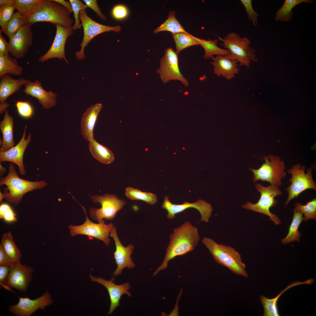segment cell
<instances>
[{"label": "cell", "instance_id": "d4e9b609", "mask_svg": "<svg viewBox=\"0 0 316 316\" xmlns=\"http://www.w3.org/2000/svg\"><path fill=\"white\" fill-rule=\"evenodd\" d=\"M314 282L312 278H311L305 281L300 282L298 281L293 282L288 285L284 289L281 290L275 297L272 298H267L264 296H260V301L264 309L263 316H279L277 307V301L280 296L288 289L298 285L302 284H311Z\"/></svg>", "mask_w": 316, "mask_h": 316}, {"label": "cell", "instance_id": "f546056e", "mask_svg": "<svg viewBox=\"0 0 316 316\" xmlns=\"http://www.w3.org/2000/svg\"><path fill=\"white\" fill-rule=\"evenodd\" d=\"M303 214L298 210L293 209V215L292 222L290 225L288 233L286 236L281 240L283 244L290 243L295 241L299 242V238L301 234L298 231V228L303 220Z\"/></svg>", "mask_w": 316, "mask_h": 316}, {"label": "cell", "instance_id": "8992f818", "mask_svg": "<svg viewBox=\"0 0 316 316\" xmlns=\"http://www.w3.org/2000/svg\"><path fill=\"white\" fill-rule=\"evenodd\" d=\"M264 158L265 162L259 169H249L253 173V182L259 180L267 181L270 185L279 187L286 175L284 162L279 157L272 154Z\"/></svg>", "mask_w": 316, "mask_h": 316}, {"label": "cell", "instance_id": "8fae6325", "mask_svg": "<svg viewBox=\"0 0 316 316\" xmlns=\"http://www.w3.org/2000/svg\"><path fill=\"white\" fill-rule=\"evenodd\" d=\"M81 206L86 215V220L81 225L69 226L71 235L72 236L78 234L86 235L90 239L91 237L95 238L103 241L107 246L109 245L110 241L109 236L114 226L113 223L106 224L104 219L98 224L92 222L87 217L84 207Z\"/></svg>", "mask_w": 316, "mask_h": 316}, {"label": "cell", "instance_id": "30bf717a", "mask_svg": "<svg viewBox=\"0 0 316 316\" xmlns=\"http://www.w3.org/2000/svg\"><path fill=\"white\" fill-rule=\"evenodd\" d=\"M79 16L83 27L84 34L83 40L80 44L81 49L79 51L75 53L76 57L78 60H83L85 58V48L94 37L104 32L111 31L118 32L121 30L119 25L110 26L102 24L94 20L87 16L86 9L80 11Z\"/></svg>", "mask_w": 316, "mask_h": 316}, {"label": "cell", "instance_id": "3957f363", "mask_svg": "<svg viewBox=\"0 0 316 316\" xmlns=\"http://www.w3.org/2000/svg\"><path fill=\"white\" fill-rule=\"evenodd\" d=\"M71 13L54 0H42L37 7L25 18V23L32 25L46 22L70 28L73 23Z\"/></svg>", "mask_w": 316, "mask_h": 316}, {"label": "cell", "instance_id": "7a4b0ae2", "mask_svg": "<svg viewBox=\"0 0 316 316\" xmlns=\"http://www.w3.org/2000/svg\"><path fill=\"white\" fill-rule=\"evenodd\" d=\"M5 185L3 193L0 191V202L2 203L5 198L8 202L17 205L22 200L23 196L27 193L45 187L47 183L44 181H31L19 177L13 163H11L8 167L7 175L0 179V185Z\"/></svg>", "mask_w": 316, "mask_h": 316}, {"label": "cell", "instance_id": "816d5d0a", "mask_svg": "<svg viewBox=\"0 0 316 316\" xmlns=\"http://www.w3.org/2000/svg\"><path fill=\"white\" fill-rule=\"evenodd\" d=\"M6 169L0 164V176L2 177L6 172Z\"/></svg>", "mask_w": 316, "mask_h": 316}, {"label": "cell", "instance_id": "b9f144b4", "mask_svg": "<svg viewBox=\"0 0 316 316\" xmlns=\"http://www.w3.org/2000/svg\"><path fill=\"white\" fill-rule=\"evenodd\" d=\"M16 214L11 207L6 203H1L0 206V218L5 221L11 222L17 221L18 219Z\"/></svg>", "mask_w": 316, "mask_h": 316}, {"label": "cell", "instance_id": "4316f807", "mask_svg": "<svg viewBox=\"0 0 316 316\" xmlns=\"http://www.w3.org/2000/svg\"><path fill=\"white\" fill-rule=\"evenodd\" d=\"M89 142L90 152L96 160L106 164H109L114 160V155L112 151L107 147L99 143L94 138Z\"/></svg>", "mask_w": 316, "mask_h": 316}, {"label": "cell", "instance_id": "6da1fadb", "mask_svg": "<svg viewBox=\"0 0 316 316\" xmlns=\"http://www.w3.org/2000/svg\"><path fill=\"white\" fill-rule=\"evenodd\" d=\"M173 231L163 262L153 273L154 276L166 269L170 260L193 250L198 244L200 237L197 229L190 222L186 221Z\"/></svg>", "mask_w": 316, "mask_h": 316}, {"label": "cell", "instance_id": "d6986e66", "mask_svg": "<svg viewBox=\"0 0 316 316\" xmlns=\"http://www.w3.org/2000/svg\"><path fill=\"white\" fill-rule=\"evenodd\" d=\"M27 127L25 125L21 138L16 145L5 152H0V162H10L16 164L18 166L19 173L22 175L26 173L23 164V155L26 148L31 140V135L30 133H28L27 139H25Z\"/></svg>", "mask_w": 316, "mask_h": 316}, {"label": "cell", "instance_id": "277c9868", "mask_svg": "<svg viewBox=\"0 0 316 316\" xmlns=\"http://www.w3.org/2000/svg\"><path fill=\"white\" fill-rule=\"evenodd\" d=\"M202 242L217 263L227 268L236 274L248 278L245 265L242 262L241 255L235 248L218 244L212 239L207 237L203 238Z\"/></svg>", "mask_w": 316, "mask_h": 316}, {"label": "cell", "instance_id": "7402d4cb", "mask_svg": "<svg viewBox=\"0 0 316 316\" xmlns=\"http://www.w3.org/2000/svg\"><path fill=\"white\" fill-rule=\"evenodd\" d=\"M23 90L27 95L37 99L38 102L44 109H48L54 107L56 104L57 95L51 90L47 91L42 87V83L38 80L30 81L25 85Z\"/></svg>", "mask_w": 316, "mask_h": 316}, {"label": "cell", "instance_id": "f6af8a7d", "mask_svg": "<svg viewBox=\"0 0 316 316\" xmlns=\"http://www.w3.org/2000/svg\"><path fill=\"white\" fill-rule=\"evenodd\" d=\"M87 7L92 9L103 20L107 19L106 17L101 12L99 8L96 0H83Z\"/></svg>", "mask_w": 316, "mask_h": 316}, {"label": "cell", "instance_id": "836d02e7", "mask_svg": "<svg viewBox=\"0 0 316 316\" xmlns=\"http://www.w3.org/2000/svg\"><path fill=\"white\" fill-rule=\"evenodd\" d=\"M25 18L18 11L14 13L6 26L0 30V32L6 35L10 39L25 24Z\"/></svg>", "mask_w": 316, "mask_h": 316}, {"label": "cell", "instance_id": "c3c4849f", "mask_svg": "<svg viewBox=\"0 0 316 316\" xmlns=\"http://www.w3.org/2000/svg\"><path fill=\"white\" fill-rule=\"evenodd\" d=\"M10 269V266L0 265V284L1 288L8 276Z\"/></svg>", "mask_w": 316, "mask_h": 316}, {"label": "cell", "instance_id": "ac0fdd59", "mask_svg": "<svg viewBox=\"0 0 316 316\" xmlns=\"http://www.w3.org/2000/svg\"><path fill=\"white\" fill-rule=\"evenodd\" d=\"M109 236L113 238L116 246V250L114 254L117 267L112 275L116 276L121 273L124 268L127 267L128 269H132L135 267V264L131 257L134 247L131 244L126 247L122 245L118 237L116 228L114 226L110 232Z\"/></svg>", "mask_w": 316, "mask_h": 316}, {"label": "cell", "instance_id": "e575fe53", "mask_svg": "<svg viewBox=\"0 0 316 316\" xmlns=\"http://www.w3.org/2000/svg\"><path fill=\"white\" fill-rule=\"evenodd\" d=\"M172 34L176 44V51L178 54L188 47L193 45H200L198 38L188 32Z\"/></svg>", "mask_w": 316, "mask_h": 316}, {"label": "cell", "instance_id": "44dd1931", "mask_svg": "<svg viewBox=\"0 0 316 316\" xmlns=\"http://www.w3.org/2000/svg\"><path fill=\"white\" fill-rule=\"evenodd\" d=\"M0 114H2L10 105L6 102V99L31 81L23 78L14 79L8 74L0 77Z\"/></svg>", "mask_w": 316, "mask_h": 316}, {"label": "cell", "instance_id": "8d00e7d4", "mask_svg": "<svg viewBox=\"0 0 316 316\" xmlns=\"http://www.w3.org/2000/svg\"><path fill=\"white\" fill-rule=\"evenodd\" d=\"M42 0H15L17 11L25 17L30 14L39 6Z\"/></svg>", "mask_w": 316, "mask_h": 316}, {"label": "cell", "instance_id": "7bdbcfd3", "mask_svg": "<svg viewBox=\"0 0 316 316\" xmlns=\"http://www.w3.org/2000/svg\"><path fill=\"white\" fill-rule=\"evenodd\" d=\"M129 10L125 5L118 4L115 6L111 11V15L115 19L120 20L126 19L128 16Z\"/></svg>", "mask_w": 316, "mask_h": 316}, {"label": "cell", "instance_id": "60d3db41", "mask_svg": "<svg viewBox=\"0 0 316 316\" xmlns=\"http://www.w3.org/2000/svg\"><path fill=\"white\" fill-rule=\"evenodd\" d=\"M16 9L15 4L0 6V25L4 28L10 20Z\"/></svg>", "mask_w": 316, "mask_h": 316}, {"label": "cell", "instance_id": "4fadbf2b", "mask_svg": "<svg viewBox=\"0 0 316 316\" xmlns=\"http://www.w3.org/2000/svg\"><path fill=\"white\" fill-rule=\"evenodd\" d=\"M34 270L32 267L20 262H15L11 267L6 280L2 285L6 289L14 288L26 293L28 286L32 280Z\"/></svg>", "mask_w": 316, "mask_h": 316}, {"label": "cell", "instance_id": "603a6c76", "mask_svg": "<svg viewBox=\"0 0 316 316\" xmlns=\"http://www.w3.org/2000/svg\"><path fill=\"white\" fill-rule=\"evenodd\" d=\"M211 63L214 67V73L218 76H221L227 80L234 78L240 71L238 68V62L230 59L228 55H216L212 56Z\"/></svg>", "mask_w": 316, "mask_h": 316}, {"label": "cell", "instance_id": "7dc6e473", "mask_svg": "<svg viewBox=\"0 0 316 316\" xmlns=\"http://www.w3.org/2000/svg\"><path fill=\"white\" fill-rule=\"evenodd\" d=\"M8 42L2 35L0 32V56H6L9 54Z\"/></svg>", "mask_w": 316, "mask_h": 316}, {"label": "cell", "instance_id": "cb8c5ba5", "mask_svg": "<svg viewBox=\"0 0 316 316\" xmlns=\"http://www.w3.org/2000/svg\"><path fill=\"white\" fill-rule=\"evenodd\" d=\"M102 108L101 104L96 103L90 106L83 114L80 122L81 134L88 142L94 138V128Z\"/></svg>", "mask_w": 316, "mask_h": 316}, {"label": "cell", "instance_id": "ffe728a7", "mask_svg": "<svg viewBox=\"0 0 316 316\" xmlns=\"http://www.w3.org/2000/svg\"><path fill=\"white\" fill-rule=\"evenodd\" d=\"M89 277L91 280L100 284L104 286L108 292L111 303L109 311L107 315H111L115 309L120 305V301L122 296L127 294L131 297L130 293L128 291L130 288V284L126 282L120 285L115 284L114 281V277H113L110 280H106L101 277H96L93 276L90 274Z\"/></svg>", "mask_w": 316, "mask_h": 316}, {"label": "cell", "instance_id": "d590c367", "mask_svg": "<svg viewBox=\"0 0 316 316\" xmlns=\"http://www.w3.org/2000/svg\"><path fill=\"white\" fill-rule=\"evenodd\" d=\"M125 193L127 197L131 200H142L149 205L154 204L157 201L156 195L150 192H142L132 187L126 188Z\"/></svg>", "mask_w": 316, "mask_h": 316}, {"label": "cell", "instance_id": "52a82bcc", "mask_svg": "<svg viewBox=\"0 0 316 316\" xmlns=\"http://www.w3.org/2000/svg\"><path fill=\"white\" fill-rule=\"evenodd\" d=\"M255 186L260 193L259 200L255 204L247 202L242 205V208L266 215L276 224H280L281 221L279 217L272 213L269 209L277 204V201L275 198L282 194L281 190L276 186L270 185L265 187L260 183H256Z\"/></svg>", "mask_w": 316, "mask_h": 316}, {"label": "cell", "instance_id": "9c48e42d", "mask_svg": "<svg viewBox=\"0 0 316 316\" xmlns=\"http://www.w3.org/2000/svg\"><path fill=\"white\" fill-rule=\"evenodd\" d=\"M90 196L94 203H99L101 205L99 209L91 207L89 210L90 217L99 223L104 219L112 220L117 213L126 204L125 201L118 198L114 194L107 193L102 195Z\"/></svg>", "mask_w": 316, "mask_h": 316}, {"label": "cell", "instance_id": "2e32d148", "mask_svg": "<svg viewBox=\"0 0 316 316\" xmlns=\"http://www.w3.org/2000/svg\"><path fill=\"white\" fill-rule=\"evenodd\" d=\"M32 25L25 23L10 39L8 42L9 52L15 58H23L32 43Z\"/></svg>", "mask_w": 316, "mask_h": 316}, {"label": "cell", "instance_id": "9a60e30c", "mask_svg": "<svg viewBox=\"0 0 316 316\" xmlns=\"http://www.w3.org/2000/svg\"><path fill=\"white\" fill-rule=\"evenodd\" d=\"M19 298L16 304L10 305L8 307L11 312L16 316H30L38 309L44 310L53 303L51 295L47 291L34 300L28 297H19Z\"/></svg>", "mask_w": 316, "mask_h": 316}, {"label": "cell", "instance_id": "1f68e13d", "mask_svg": "<svg viewBox=\"0 0 316 316\" xmlns=\"http://www.w3.org/2000/svg\"><path fill=\"white\" fill-rule=\"evenodd\" d=\"M198 40L200 45L205 50L203 58L206 60L211 58L214 55L227 56L230 55V52L227 49H222L217 45L218 40L215 39L208 40L198 38Z\"/></svg>", "mask_w": 316, "mask_h": 316}, {"label": "cell", "instance_id": "681fc988", "mask_svg": "<svg viewBox=\"0 0 316 316\" xmlns=\"http://www.w3.org/2000/svg\"><path fill=\"white\" fill-rule=\"evenodd\" d=\"M67 9L71 13L73 12L71 3L64 0H54Z\"/></svg>", "mask_w": 316, "mask_h": 316}, {"label": "cell", "instance_id": "74e56055", "mask_svg": "<svg viewBox=\"0 0 316 316\" xmlns=\"http://www.w3.org/2000/svg\"><path fill=\"white\" fill-rule=\"evenodd\" d=\"M294 208L299 210L304 215L303 220L304 221L310 219H316V199L314 198L308 202L306 205H302L300 202H297L295 205Z\"/></svg>", "mask_w": 316, "mask_h": 316}, {"label": "cell", "instance_id": "83f0119b", "mask_svg": "<svg viewBox=\"0 0 316 316\" xmlns=\"http://www.w3.org/2000/svg\"><path fill=\"white\" fill-rule=\"evenodd\" d=\"M11 55L0 56V77L7 74L19 75L23 72V67Z\"/></svg>", "mask_w": 316, "mask_h": 316}, {"label": "cell", "instance_id": "f1b7e54d", "mask_svg": "<svg viewBox=\"0 0 316 316\" xmlns=\"http://www.w3.org/2000/svg\"><path fill=\"white\" fill-rule=\"evenodd\" d=\"M313 2L314 1L312 0H285L282 6L276 11L275 20L289 22L292 20L293 14L292 9L295 6L302 3Z\"/></svg>", "mask_w": 316, "mask_h": 316}, {"label": "cell", "instance_id": "f907efd6", "mask_svg": "<svg viewBox=\"0 0 316 316\" xmlns=\"http://www.w3.org/2000/svg\"><path fill=\"white\" fill-rule=\"evenodd\" d=\"M15 0H0V6L15 4Z\"/></svg>", "mask_w": 316, "mask_h": 316}, {"label": "cell", "instance_id": "d6a6232c", "mask_svg": "<svg viewBox=\"0 0 316 316\" xmlns=\"http://www.w3.org/2000/svg\"><path fill=\"white\" fill-rule=\"evenodd\" d=\"M176 12L174 11H170L167 19L160 26L153 31L156 34L163 31H167L172 33L188 32L183 28L175 17Z\"/></svg>", "mask_w": 316, "mask_h": 316}, {"label": "cell", "instance_id": "ab89813d", "mask_svg": "<svg viewBox=\"0 0 316 316\" xmlns=\"http://www.w3.org/2000/svg\"><path fill=\"white\" fill-rule=\"evenodd\" d=\"M15 106L16 108L18 114L22 118L29 119L32 116L34 113V109L33 106L30 102L18 101L16 102Z\"/></svg>", "mask_w": 316, "mask_h": 316}, {"label": "cell", "instance_id": "7c38bea8", "mask_svg": "<svg viewBox=\"0 0 316 316\" xmlns=\"http://www.w3.org/2000/svg\"><path fill=\"white\" fill-rule=\"evenodd\" d=\"M178 54L171 48H166L164 56L160 60V66L157 73L164 83L171 80H178L185 86L188 81L181 73L178 66Z\"/></svg>", "mask_w": 316, "mask_h": 316}, {"label": "cell", "instance_id": "484cf974", "mask_svg": "<svg viewBox=\"0 0 316 316\" xmlns=\"http://www.w3.org/2000/svg\"><path fill=\"white\" fill-rule=\"evenodd\" d=\"M3 120L0 123V129L3 135V139L0 140V152H5L14 147L15 143L13 139V119L7 110L5 111Z\"/></svg>", "mask_w": 316, "mask_h": 316}, {"label": "cell", "instance_id": "5bb4252c", "mask_svg": "<svg viewBox=\"0 0 316 316\" xmlns=\"http://www.w3.org/2000/svg\"><path fill=\"white\" fill-rule=\"evenodd\" d=\"M161 207L167 211V218L171 219L175 217L176 214L188 209L191 208L195 209L200 212L201 216V219L198 223L201 221L208 222L212 211L211 204L201 199L193 203L185 201L182 204H175L169 200L167 196L164 197Z\"/></svg>", "mask_w": 316, "mask_h": 316}, {"label": "cell", "instance_id": "ba28073f", "mask_svg": "<svg viewBox=\"0 0 316 316\" xmlns=\"http://www.w3.org/2000/svg\"><path fill=\"white\" fill-rule=\"evenodd\" d=\"M312 167L307 168L305 172V166L298 163L289 169L288 173L291 177L289 179L290 186L285 189L288 192L285 202L286 207L290 201L296 197L302 192L308 189L316 190V184L312 176Z\"/></svg>", "mask_w": 316, "mask_h": 316}, {"label": "cell", "instance_id": "5b68a950", "mask_svg": "<svg viewBox=\"0 0 316 316\" xmlns=\"http://www.w3.org/2000/svg\"><path fill=\"white\" fill-rule=\"evenodd\" d=\"M218 39L222 42L224 47L230 51L229 58L238 61L239 66L249 67L251 61H257L256 50L251 47V41L248 38L242 37L233 32L228 33L224 38L219 37Z\"/></svg>", "mask_w": 316, "mask_h": 316}, {"label": "cell", "instance_id": "bcb514c9", "mask_svg": "<svg viewBox=\"0 0 316 316\" xmlns=\"http://www.w3.org/2000/svg\"><path fill=\"white\" fill-rule=\"evenodd\" d=\"M15 262L8 256L0 245V265L11 267Z\"/></svg>", "mask_w": 316, "mask_h": 316}, {"label": "cell", "instance_id": "e0dca14e", "mask_svg": "<svg viewBox=\"0 0 316 316\" xmlns=\"http://www.w3.org/2000/svg\"><path fill=\"white\" fill-rule=\"evenodd\" d=\"M55 25L56 32L53 42L48 50L39 58L38 61L43 63L49 59L56 58L61 61L63 59L68 63L65 54V45L68 37L73 33V30L71 28H66L59 24Z\"/></svg>", "mask_w": 316, "mask_h": 316}, {"label": "cell", "instance_id": "f35d334b", "mask_svg": "<svg viewBox=\"0 0 316 316\" xmlns=\"http://www.w3.org/2000/svg\"><path fill=\"white\" fill-rule=\"evenodd\" d=\"M69 1L72 6L75 20V23L71 28L73 30L75 31L80 29L82 26L79 18V12L82 10H85L87 7L82 1L79 0H69Z\"/></svg>", "mask_w": 316, "mask_h": 316}, {"label": "cell", "instance_id": "4dcf8cb0", "mask_svg": "<svg viewBox=\"0 0 316 316\" xmlns=\"http://www.w3.org/2000/svg\"><path fill=\"white\" fill-rule=\"evenodd\" d=\"M0 245L11 259L16 262H20L22 255L20 250L15 243L11 231L3 234Z\"/></svg>", "mask_w": 316, "mask_h": 316}, {"label": "cell", "instance_id": "ee69618b", "mask_svg": "<svg viewBox=\"0 0 316 316\" xmlns=\"http://www.w3.org/2000/svg\"><path fill=\"white\" fill-rule=\"evenodd\" d=\"M241 2L245 8L248 18L253 22L254 25H256L258 23V13L253 7L251 0H241Z\"/></svg>", "mask_w": 316, "mask_h": 316}]
</instances>
